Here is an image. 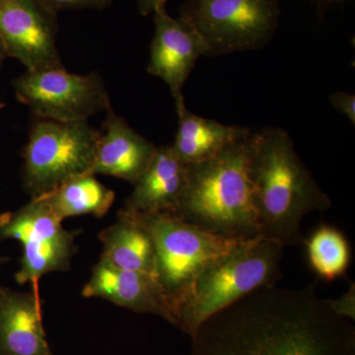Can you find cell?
<instances>
[{
    "instance_id": "1",
    "label": "cell",
    "mask_w": 355,
    "mask_h": 355,
    "mask_svg": "<svg viewBox=\"0 0 355 355\" xmlns=\"http://www.w3.org/2000/svg\"><path fill=\"white\" fill-rule=\"evenodd\" d=\"M191 355H355L354 322L316 293L263 287L212 315L191 336Z\"/></svg>"
},
{
    "instance_id": "2",
    "label": "cell",
    "mask_w": 355,
    "mask_h": 355,
    "mask_svg": "<svg viewBox=\"0 0 355 355\" xmlns=\"http://www.w3.org/2000/svg\"><path fill=\"white\" fill-rule=\"evenodd\" d=\"M249 175L261 235L284 247L304 244L303 219L330 209L331 202L296 153L288 132L280 128L254 132Z\"/></svg>"
},
{
    "instance_id": "3",
    "label": "cell",
    "mask_w": 355,
    "mask_h": 355,
    "mask_svg": "<svg viewBox=\"0 0 355 355\" xmlns=\"http://www.w3.org/2000/svg\"><path fill=\"white\" fill-rule=\"evenodd\" d=\"M254 139L252 132L214 157L188 165L186 188L173 214L224 239L260 236L249 175Z\"/></svg>"
},
{
    "instance_id": "4",
    "label": "cell",
    "mask_w": 355,
    "mask_h": 355,
    "mask_svg": "<svg viewBox=\"0 0 355 355\" xmlns=\"http://www.w3.org/2000/svg\"><path fill=\"white\" fill-rule=\"evenodd\" d=\"M284 246L257 236L241 240L212 261L193 282L190 293L175 314V326L191 336L219 311L282 277Z\"/></svg>"
},
{
    "instance_id": "5",
    "label": "cell",
    "mask_w": 355,
    "mask_h": 355,
    "mask_svg": "<svg viewBox=\"0 0 355 355\" xmlns=\"http://www.w3.org/2000/svg\"><path fill=\"white\" fill-rule=\"evenodd\" d=\"M133 214L153 235L156 250L155 279L175 319L178 308L190 293L200 273L241 240L218 237L173 214Z\"/></svg>"
},
{
    "instance_id": "6",
    "label": "cell",
    "mask_w": 355,
    "mask_h": 355,
    "mask_svg": "<svg viewBox=\"0 0 355 355\" xmlns=\"http://www.w3.org/2000/svg\"><path fill=\"white\" fill-rule=\"evenodd\" d=\"M100 132L88 121L35 118L23 149V183L32 198L78 175L90 174Z\"/></svg>"
},
{
    "instance_id": "7",
    "label": "cell",
    "mask_w": 355,
    "mask_h": 355,
    "mask_svg": "<svg viewBox=\"0 0 355 355\" xmlns=\"http://www.w3.org/2000/svg\"><path fill=\"white\" fill-rule=\"evenodd\" d=\"M280 15V0H184L180 8V17L202 38L207 57L263 48Z\"/></svg>"
},
{
    "instance_id": "8",
    "label": "cell",
    "mask_w": 355,
    "mask_h": 355,
    "mask_svg": "<svg viewBox=\"0 0 355 355\" xmlns=\"http://www.w3.org/2000/svg\"><path fill=\"white\" fill-rule=\"evenodd\" d=\"M77 233L67 231L41 198L0 216V240H17L22 245L15 279L20 284H31L32 292L38 296L40 279L44 275L70 270Z\"/></svg>"
},
{
    "instance_id": "9",
    "label": "cell",
    "mask_w": 355,
    "mask_h": 355,
    "mask_svg": "<svg viewBox=\"0 0 355 355\" xmlns=\"http://www.w3.org/2000/svg\"><path fill=\"white\" fill-rule=\"evenodd\" d=\"M13 87L35 118L88 121L112 108L108 90L97 72L73 74L64 67L26 70L13 81Z\"/></svg>"
},
{
    "instance_id": "10",
    "label": "cell",
    "mask_w": 355,
    "mask_h": 355,
    "mask_svg": "<svg viewBox=\"0 0 355 355\" xmlns=\"http://www.w3.org/2000/svg\"><path fill=\"white\" fill-rule=\"evenodd\" d=\"M58 33V12L43 0H0V42L26 69L64 67Z\"/></svg>"
},
{
    "instance_id": "11",
    "label": "cell",
    "mask_w": 355,
    "mask_h": 355,
    "mask_svg": "<svg viewBox=\"0 0 355 355\" xmlns=\"http://www.w3.org/2000/svg\"><path fill=\"white\" fill-rule=\"evenodd\" d=\"M153 18L147 71L167 84L176 104L184 101V84L207 50L200 35L181 17H172L166 9H161L153 13Z\"/></svg>"
},
{
    "instance_id": "12",
    "label": "cell",
    "mask_w": 355,
    "mask_h": 355,
    "mask_svg": "<svg viewBox=\"0 0 355 355\" xmlns=\"http://www.w3.org/2000/svg\"><path fill=\"white\" fill-rule=\"evenodd\" d=\"M84 297L105 299L137 313L153 314L174 324L171 307L155 277L114 268L100 260L83 289Z\"/></svg>"
},
{
    "instance_id": "13",
    "label": "cell",
    "mask_w": 355,
    "mask_h": 355,
    "mask_svg": "<svg viewBox=\"0 0 355 355\" xmlns=\"http://www.w3.org/2000/svg\"><path fill=\"white\" fill-rule=\"evenodd\" d=\"M157 151V146L142 137L110 108L103 123L94 163L90 174L107 175L135 184Z\"/></svg>"
},
{
    "instance_id": "14",
    "label": "cell",
    "mask_w": 355,
    "mask_h": 355,
    "mask_svg": "<svg viewBox=\"0 0 355 355\" xmlns=\"http://www.w3.org/2000/svg\"><path fill=\"white\" fill-rule=\"evenodd\" d=\"M0 355H53L41 296L0 286Z\"/></svg>"
},
{
    "instance_id": "15",
    "label": "cell",
    "mask_w": 355,
    "mask_h": 355,
    "mask_svg": "<svg viewBox=\"0 0 355 355\" xmlns=\"http://www.w3.org/2000/svg\"><path fill=\"white\" fill-rule=\"evenodd\" d=\"M187 181L188 165L172 144L157 147L150 164L133 184L135 189L123 209L144 214H175Z\"/></svg>"
},
{
    "instance_id": "16",
    "label": "cell",
    "mask_w": 355,
    "mask_h": 355,
    "mask_svg": "<svg viewBox=\"0 0 355 355\" xmlns=\"http://www.w3.org/2000/svg\"><path fill=\"white\" fill-rule=\"evenodd\" d=\"M103 245L100 260L121 270L155 277L156 250L153 235L139 216L125 209L118 219L99 234Z\"/></svg>"
},
{
    "instance_id": "17",
    "label": "cell",
    "mask_w": 355,
    "mask_h": 355,
    "mask_svg": "<svg viewBox=\"0 0 355 355\" xmlns=\"http://www.w3.org/2000/svg\"><path fill=\"white\" fill-rule=\"evenodd\" d=\"M175 105L178 130L172 147L184 164L209 160L252 133L250 128L224 125L191 113L184 100Z\"/></svg>"
},
{
    "instance_id": "18",
    "label": "cell",
    "mask_w": 355,
    "mask_h": 355,
    "mask_svg": "<svg viewBox=\"0 0 355 355\" xmlns=\"http://www.w3.org/2000/svg\"><path fill=\"white\" fill-rule=\"evenodd\" d=\"M95 176L83 174L70 178L38 198H41L62 221L72 216L103 217L113 205L116 193L100 183Z\"/></svg>"
},
{
    "instance_id": "19",
    "label": "cell",
    "mask_w": 355,
    "mask_h": 355,
    "mask_svg": "<svg viewBox=\"0 0 355 355\" xmlns=\"http://www.w3.org/2000/svg\"><path fill=\"white\" fill-rule=\"evenodd\" d=\"M304 244L308 263L318 277L331 282L345 275L352 254L349 242L340 230L321 226L305 239Z\"/></svg>"
},
{
    "instance_id": "20",
    "label": "cell",
    "mask_w": 355,
    "mask_h": 355,
    "mask_svg": "<svg viewBox=\"0 0 355 355\" xmlns=\"http://www.w3.org/2000/svg\"><path fill=\"white\" fill-rule=\"evenodd\" d=\"M55 12L62 10H83V9H104L114 0H43Z\"/></svg>"
},
{
    "instance_id": "21",
    "label": "cell",
    "mask_w": 355,
    "mask_h": 355,
    "mask_svg": "<svg viewBox=\"0 0 355 355\" xmlns=\"http://www.w3.org/2000/svg\"><path fill=\"white\" fill-rule=\"evenodd\" d=\"M329 308L340 317L354 322L355 319V286L350 284L349 291L336 300L324 299Z\"/></svg>"
},
{
    "instance_id": "22",
    "label": "cell",
    "mask_w": 355,
    "mask_h": 355,
    "mask_svg": "<svg viewBox=\"0 0 355 355\" xmlns=\"http://www.w3.org/2000/svg\"><path fill=\"white\" fill-rule=\"evenodd\" d=\"M329 100L336 111L345 114L352 125H355V96L352 93L335 92L329 96Z\"/></svg>"
},
{
    "instance_id": "23",
    "label": "cell",
    "mask_w": 355,
    "mask_h": 355,
    "mask_svg": "<svg viewBox=\"0 0 355 355\" xmlns=\"http://www.w3.org/2000/svg\"><path fill=\"white\" fill-rule=\"evenodd\" d=\"M168 0H137V8L142 16H148L161 9H166Z\"/></svg>"
},
{
    "instance_id": "24",
    "label": "cell",
    "mask_w": 355,
    "mask_h": 355,
    "mask_svg": "<svg viewBox=\"0 0 355 355\" xmlns=\"http://www.w3.org/2000/svg\"><path fill=\"white\" fill-rule=\"evenodd\" d=\"M315 7L317 15L323 17L334 6L345 3L347 0H308Z\"/></svg>"
},
{
    "instance_id": "25",
    "label": "cell",
    "mask_w": 355,
    "mask_h": 355,
    "mask_svg": "<svg viewBox=\"0 0 355 355\" xmlns=\"http://www.w3.org/2000/svg\"><path fill=\"white\" fill-rule=\"evenodd\" d=\"M7 58L8 57H7L6 51V50H4L1 42H0V69H1L2 65H3L4 60H6Z\"/></svg>"
},
{
    "instance_id": "26",
    "label": "cell",
    "mask_w": 355,
    "mask_h": 355,
    "mask_svg": "<svg viewBox=\"0 0 355 355\" xmlns=\"http://www.w3.org/2000/svg\"><path fill=\"white\" fill-rule=\"evenodd\" d=\"M9 261L8 258H6V257L0 256V266L2 265H4V263H7V261Z\"/></svg>"
},
{
    "instance_id": "27",
    "label": "cell",
    "mask_w": 355,
    "mask_h": 355,
    "mask_svg": "<svg viewBox=\"0 0 355 355\" xmlns=\"http://www.w3.org/2000/svg\"><path fill=\"white\" fill-rule=\"evenodd\" d=\"M4 107H6V104H3V103H0V112L4 109Z\"/></svg>"
}]
</instances>
